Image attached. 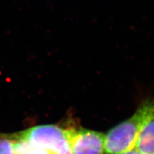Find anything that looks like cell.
<instances>
[{"instance_id": "6da1fadb", "label": "cell", "mask_w": 154, "mask_h": 154, "mask_svg": "<svg viewBox=\"0 0 154 154\" xmlns=\"http://www.w3.org/2000/svg\"><path fill=\"white\" fill-rule=\"evenodd\" d=\"M154 112V98L147 99L130 118L105 134V154H121L136 147L138 138L149 117Z\"/></svg>"}, {"instance_id": "7a4b0ae2", "label": "cell", "mask_w": 154, "mask_h": 154, "mask_svg": "<svg viewBox=\"0 0 154 154\" xmlns=\"http://www.w3.org/2000/svg\"><path fill=\"white\" fill-rule=\"evenodd\" d=\"M32 145L47 149L53 154H72L66 128L57 125H42L24 131Z\"/></svg>"}, {"instance_id": "3957f363", "label": "cell", "mask_w": 154, "mask_h": 154, "mask_svg": "<svg viewBox=\"0 0 154 154\" xmlns=\"http://www.w3.org/2000/svg\"><path fill=\"white\" fill-rule=\"evenodd\" d=\"M72 154H105V134L85 128H66Z\"/></svg>"}, {"instance_id": "277c9868", "label": "cell", "mask_w": 154, "mask_h": 154, "mask_svg": "<svg viewBox=\"0 0 154 154\" xmlns=\"http://www.w3.org/2000/svg\"><path fill=\"white\" fill-rule=\"evenodd\" d=\"M135 148L143 154H154V112L144 124Z\"/></svg>"}, {"instance_id": "5b68a950", "label": "cell", "mask_w": 154, "mask_h": 154, "mask_svg": "<svg viewBox=\"0 0 154 154\" xmlns=\"http://www.w3.org/2000/svg\"><path fill=\"white\" fill-rule=\"evenodd\" d=\"M0 154H14V135L0 134Z\"/></svg>"}, {"instance_id": "8992f818", "label": "cell", "mask_w": 154, "mask_h": 154, "mask_svg": "<svg viewBox=\"0 0 154 154\" xmlns=\"http://www.w3.org/2000/svg\"><path fill=\"white\" fill-rule=\"evenodd\" d=\"M27 154H53L51 152L48 151L47 149H42L40 147H36L32 145V148H31L29 151L27 153Z\"/></svg>"}, {"instance_id": "52a82bcc", "label": "cell", "mask_w": 154, "mask_h": 154, "mask_svg": "<svg viewBox=\"0 0 154 154\" xmlns=\"http://www.w3.org/2000/svg\"><path fill=\"white\" fill-rule=\"evenodd\" d=\"M121 154H143V153H141L139 150H138L136 148H134L133 149H131L129 151H127L126 152H124V153H121Z\"/></svg>"}]
</instances>
